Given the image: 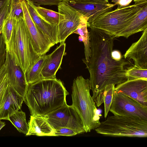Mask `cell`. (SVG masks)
<instances>
[{"mask_svg":"<svg viewBox=\"0 0 147 147\" xmlns=\"http://www.w3.org/2000/svg\"><path fill=\"white\" fill-rule=\"evenodd\" d=\"M90 55L88 62L82 60L90 75L89 82L94 100L103 101V91L107 85L120 84L127 79L125 67L129 64L125 59L117 61L111 57L115 38L96 28L90 27Z\"/></svg>","mask_w":147,"mask_h":147,"instance_id":"1","label":"cell"},{"mask_svg":"<svg viewBox=\"0 0 147 147\" xmlns=\"http://www.w3.org/2000/svg\"><path fill=\"white\" fill-rule=\"evenodd\" d=\"M69 94L60 80L42 79L28 85L24 101L31 115L43 116L67 103Z\"/></svg>","mask_w":147,"mask_h":147,"instance_id":"2","label":"cell"},{"mask_svg":"<svg viewBox=\"0 0 147 147\" xmlns=\"http://www.w3.org/2000/svg\"><path fill=\"white\" fill-rule=\"evenodd\" d=\"M13 19V32L10 42L5 45L6 51L25 74L40 56L34 49L24 17Z\"/></svg>","mask_w":147,"mask_h":147,"instance_id":"3","label":"cell"},{"mask_svg":"<svg viewBox=\"0 0 147 147\" xmlns=\"http://www.w3.org/2000/svg\"><path fill=\"white\" fill-rule=\"evenodd\" d=\"M72 89L71 106L80 118L85 132H90L100 122L95 103L90 94L89 79L78 76L73 81Z\"/></svg>","mask_w":147,"mask_h":147,"instance_id":"4","label":"cell"},{"mask_svg":"<svg viewBox=\"0 0 147 147\" xmlns=\"http://www.w3.org/2000/svg\"><path fill=\"white\" fill-rule=\"evenodd\" d=\"M96 133L107 136L146 137L147 120L134 116H109L94 129Z\"/></svg>","mask_w":147,"mask_h":147,"instance_id":"5","label":"cell"},{"mask_svg":"<svg viewBox=\"0 0 147 147\" xmlns=\"http://www.w3.org/2000/svg\"><path fill=\"white\" fill-rule=\"evenodd\" d=\"M146 2L135 3L105 12L88 24L87 27L97 29L115 38L134 17L142 4Z\"/></svg>","mask_w":147,"mask_h":147,"instance_id":"6","label":"cell"},{"mask_svg":"<svg viewBox=\"0 0 147 147\" xmlns=\"http://www.w3.org/2000/svg\"><path fill=\"white\" fill-rule=\"evenodd\" d=\"M43 116L55 130L64 127L77 130L81 134L85 132L77 112L67 103Z\"/></svg>","mask_w":147,"mask_h":147,"instance_id":"7","label":"cell"},{"mask_svg":"<svg viewBox=\"0 0 147 147\" xmlns=\"http://www.w3.org/2000/svg\"><path fill=\"white\" fill-rule=\"evenodd\" d=\"M58 9L59 13L58 40L61 43L65 42L86 17L66 2H61L58 5Z\"/></svg>","mask_w":147,"mask_h":147,"instance_id":"8","label":"cell"},{"mask_svg":"<svg viewBox=\"0 0 147 147\" xmlns=\"http://www.w3.org/2000/svg\"><path fill=\"white\" fill-rule=\"evenodd\" d=\"M109 111L114 115L134 116L147 120V106L115 90Z\"/></svg>","mask_w":147,"mask_h":147,"instance_id":"9","label":"cell"},{"mask_svg":"<svg viewBox=\"0 0 147 147\" xmlns=\"http://www.w3.org/2000/svg\"><path fill=\"white\" fill-rule=\"evenodd\" d=\"M24 20L34 49L39 56L46 54L55 45L43 33L33 21L28 11L25 0L22 1Z\"/></svg>","mask_w":147,"mask_h":147,"instance_id":"10","label":"cell"},{"mask_svg":"<svg viewBox=\"0 0 147 147\" xmlns=\"http://www.w3.org/2000/svg\"><path fill=\"white\" fill-rule=\"evenodd\" d=\"M115 90L147 106V80L140 79L127 80L115 86Z\"/></svg>","mask_w":147,"mask_h":147,"instance_id":"11","label":"cell"},{"mask_svg":"<svg viewBox=\"0 0 147 147\" xmlns=\"http://www.w3.org/2000/svg\"><path fill=\"white\" fill-rule=\"evenodd\" d=\"M4 65L7 73L8 84L24 98L28 86L24 74L20 66L14 64L9 52L7 51Z\"/></svg>","mask_w":147,"mask_h":147,"instance_id":"12","label":"cell"},{"mask_svg":"<svg viewBox=\"0 0 147 147\" xmlns=\"http://www.w3.org/2000/svg\"><path fill=\"white\" fill-rule=\"evenodd\" d=\"M125 59H132L134 65L147 69V29L140 39L132 43L124 55Z\"/></svg>","mask_w":147,"mask_h":147,"instance_id":"13","label":"cell"},{"mask_svg":"<svg viewBox=\"0 0 147 147\" xmlns=\"http://www.w3.org/2000/svg\"><path fill=\"white\" fill-rule=\"evenodd\" d=\"M24 100V97L8 84L0 111V120H9L10 116L21 109Z\"/></svg>","mask_w":147,"mask_h":147,"instance_id":"14","label":"cell"},{"mask_svg":"<svg viewBox=\"0 0 147 147\" xmlns=\"http://www.w3.org/2000/svg\"><path fill=\"white\" fill-rule=\"evenodd\" d=\"M65 42L60 43L59 45L48 55L41 72L42 79L56 78V74L60 67L65 54Z\"/></svg>","mask_w":147,"mask_h":147,"instance_id":"15","label":"cell"},{"mask_svg":"<svg viewBox=\"0 0 147 147\" xmlns=\"http://www.w3.org/2000/svg\"><path fill=\"white\" fill-rule=\"evenodd\" d=\"M147 29V2L144 3L128 25L115 38H128L131 35Z\"/></svg>","mask_w":147,"mask_h":147,"instance_id":"16","label":"cell"},{"mask_svg":"<svg viewBox=\"0 0 147 147\" xmlns=\"http://www.w3.org/2000/svg\"><path fill=\"white\" fill-rule=\"evenodd\" d=\"M88 19L87 25L101 14L111 10L116 3H86L72 4L68 3Z\"/></svg>","mask_w":147,"mask_h":147,"instance_id":"17","label":"cell"},{"mask_svg":"<svg viewBox=\"0 0 147 147\" xmlns=\"http://www.w3.org/2000/svg\"><path fill=\"white\" fill-rule=\"evenodd\" d=\"M25 1L29 13L35 23L52 43L55 45L59 43L58 25H51L46 22L37 14L33 7V2L28 0Z\"/></svg>","mask_w":147,"mask_h":147,"instance_id":"18","label":"cell"},{"mask_svg":"<svg viewBox=\"0 0 147 147\" xmlns=\"http://www.w3.org/2000/svg\"><path fill=\"white\" fill-rule=\"evenodd\" d=\"M26 136H54L55 130L43 116L31 115Z\"/></svg>","mask_w":147,"mask_h":147,"instance_id":"19","label":"cell"},{"mask_svg":"<svg viewBox=\"0 0 147 147\" xmlns=\"http://www.w3.org/2000/svg\"><path fill=\"white\" fill-rule=\"evenodd\" d=\"M48 57V55L40 56L38 60L24 74L25 79L29 85L42 79L41 73Z\"/></svg>","mask_w":147,"mask_h":147,"instance_id":"20","label":"cell"},{"mask_svg":"<svg viewBox=\"0 0 147 147\" xmlns=\"http://www.w3.org/2000/svg\"><path fill=\"white\" fill-rule=\"evenodd\" d=\"M86 17L84 19L73 33L79 35V40L83 42L84 45L85 59L88 62L90 55V45L89 32L87 30V21Z\"/></svg>","mask_w":147,"mask_h":147,"instance_id":"21","label":"cell"},{"mask_svg":"<svg viewBox=\"0 0 147 147\" xmlns=\"http://www.w3.org/2000/svg\"><path fill=\"white\" fill-rule=\"evenodd\" d=\"M12 3L13 1L11 0L9 9L3 24L1 34L5 45L10 42L13 32L14 19L12 13Z\"/></svg>","mask_w":147,"mask_h":147,"instance_id":"22","label":"cell"},{"mask_svg":"<svg viewBox=\"0 0 147 147\" xmlns=\"http://www.w3.org/2000/svg\"><path fill=\"white\" fill-rule=\"evenodd\" d=\"M9 121L20 133L26 135L28 131V125L25 112L22 110L17 111L9 117Z\"/></svg>","mask_w":147,"mask_h":147,"instance_id":"23","label":"cell"},{"mask_svg":"<svg viewBox=\"0 0 147 147\" xmlns=\"http://www.w3.org/2000/svg\"><path fill=\"white\" fill-rule=\"evenodd\" d=\"M33 5L37 14L42 18L51 24L58 25L59 19L58 12L41 7L34 3Z\"/></svg>","mask_w":147,"mask_h":147,"instance_id":"24","label":"cell"},{"mask_svg":"<svg viewBox=\"0 0 147 147\" xmlns=\"http://www.w3.org/2000/svg\"><path fill=\"white\" fill-rule=\"evenodd\" d=\"M125 75L127 80L140 79L147 80V69L134 65L125 69Z\"/></svg>","mask_w":147,"mask_h":147,"instance_id":"25","label":"cell"},{"mask_svg":"<svg viewBox=\"0 0 147 147\" xmlns=\"http://www.w3.org/2000/svg\"><path fill=\"white\" fill-rule=\"evenodd\" d=\"M115 84H112L107 85L104 89L105 97L103 103L104 104V117L105 118H106L109 111L115 90Z\"/></svg>","mask_w":147,"mask_h":147,"instance_id":"26","label":"cell"},{"mask_svg":"<svg viewBox=\"0 0 147 147\" xmlns=\"http://www.w3.org/2000/svg\"><path fill=\"white\" fill-rule=\"evenodd\" d=\"M81 134L79 131L71 128L62 127L55 130L54 136H73Z\"/></svg>","mask_w":147,"mask_h":147,"instance_id":"27","label":"cell"},{"mask_svg":"<svg viewBox=\"0 0 147 147\" xmlns=\"http://www.w3.org/2000/svg\"><path fill=\"white\" fill-rule=\"evenodd\" d=\"M11 0H6L3 5L0 9V30H1L3 22L9 10Z\"/></svg>","mask_w":147,"mask_h":147,"instance_id":"28","label":"cell"},{"mask_svg":"<svg viewBox=\"0 0 147 147\" xmlns=\"http://www.w3.org/2000/svg\"><path fill=\"white\" fill-rule=\"evenodd\" d=\"M5 44L3 36L0 34V69L4 65L6 58Z\"/></svg>","mask_w":147,"mask_h":147,"instance_id":"29","label":"cell"},{"mask_svg":"<svg viewBox=\"0 0 147 147\" xmlns=\"http://www.w3.org/2000/svg\"><path fill=\"white\" fill-rule=\"evenodd\" d=\"M21 2L14 3L13 1L12 13L13 18L24 16Z\"/></svg>","mask_w":147,"mask_h":147,"instance_id":"30","label":"cell"},{"mask_svg":"<svg viewBox=\"0 0 147 147\" xmlns=\"http://www.w3.org/2000/svg\"><path fill=\"white\" fill-rule=\"evenodd\" d=\"M7 78V73L0 84V111L4 99L5 92L8 85Z\"/></svg>","mask_w":147,"mask_h":147,"instance_id":"31","label":"cell"},{"mask_svg":"<svg viewBox=\"0 0 147 147\" xmlns=\"http://www.w3.org/2000/svg\"><path fill=\"white\" fill-rule=\"evenodd\" d=\"M69 3H109V0H61Z\"/></svg>","mask_w":147,"mask_h":147,"instance_id":"32","label":"cell"},{"mask_svg":"<svg viewBox=\"0 0 147 147\" xmlns=\"http://www.w3.org/2000/svg\"><path fill=\"white\" fill-rule=\"evenodd\" d=\"M38 5H58L62 1L61 0H28Z\"/></svg>","mask_w":147,"mask_h":147,"instance_id":"33","label":"cell"},{"mask_svg":"<svg viewBox=\"0 0 147 147\" xmlns=\"http://www.w3.org/2000/svg\"><path fill=\"white\" fill-rule=\"evenodd\" d=\"M133 0H112V2L116 3L118 8H121L129 5Z\"/></svg>","mask_w":147,"mask_h":147,"instance_id":"34","label":"cell"},{"mask_svg":"<svg viewBox=\"0 0 147 147\" xmlns=\"http://www.w3.org/2000/svg\"><path fill=\"white\" fill-rule=\"evenodd\" d=\"M111 56L113 59L117 61H120L122 59L121 54L118 50L113 51L111 53Z\"/></svg>","mask_w":147,"mask_h":147,"instance_id":"35","label":"cell"},{"mask_svg":"<svg viewBox=\"0 0 147 147\" xmlns=\"http://www.w3.org/2000/svg\"><path fill=\"white\" fill-rule=\"evenodd\" d=\"M7 74L6 68L4 65L0 69V84Z\"/></svg>","mask_w":147,"mask_h":147,"instance_id":"36","label":"cell"},{"mask_svg":"<svg viewBox=\"0 0 147 147\" xmlns=\"http://www.w3.org/2000/svg\"><path fill=\"white\" fill-rule=\"evenodd\" d=\"M5 125V122H3L0 120V131Z\"/></svg>","mask_w":147,"mask_h":147,"instance_id":"37","label":"cell"},{"mask_svg":"<svg viewBox=\"0 0 147 147\" xmlns=\"http://www.w3.org/2000/svg\"><path fill=\"white\" fill-rule=\"evenodd\" d=\"M135 3H138L142 2H147V0H134Z\"/></svg>","mask_w":147,"mask_h":147,"instance_id":"38","label":"cell"},{"mask_svg":"<svg viewBox=\"0 0 147 147\" xmlns=\"http://www.w3.org/2000/svg\"><path fill=\"white\" fill-rule=\"evenodd\" d=\"M6 1V0H0V9Z\"/></svg>","mask_w":147,"mask_h":147,"instance_id":"39","label":"cell"},{"mask_svg":"<svg viewBox=\"0 0 147 147\" xmlns=\"http://www.w3.org/2000/svg\"><path fill=\"white\" fill-rule=\"evenodd\" d=\"M24 0H13V2L14 3H16L19 2H21Z\"/></svg>","mask_w":147,"mask_h":147,"instance_id":"40","label":"cell"},{"mask_svg":"<svg viewBox=\"0 0 147 147\" xmlns=\"http://www.w3.org/2000/svg\"><path fill=\"white\" fill-rule=\"evenodd\" d=\"M1 32H2V30H0V34L1 33Z\"/></svg>","mask_w":147,"mask_h":147,"instance_id":"41","label":"cell"}]
</instances>
